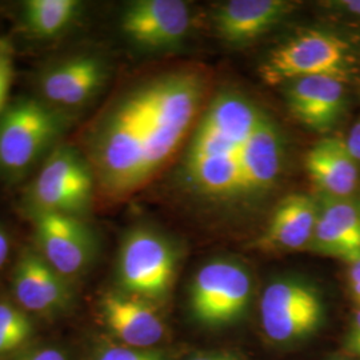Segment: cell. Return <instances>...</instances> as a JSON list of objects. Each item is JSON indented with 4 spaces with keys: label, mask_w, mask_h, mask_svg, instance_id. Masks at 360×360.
Listing matches in <instances>:
<instances>
[{
    "label": "cell",
    "mask_w": 360,
    "mask_h": 360,
    "mask_svg": "<svg viewBox=\"0 0 360 360\" xmlns=\"http://www.w3.org/2000/svg\"><path fill=\"white\" fill-rule=\"evenodd\" d=\"M324 319L321 294L299 278L271 282L260 300L264 335L276 345H295L315 334Z\"/></svg>",
    "instance_id": "7"
},
{
    "label": "cell",
    "mask_w": 360,
    "mask_h": 360,
    "mask_svg": "<svg viewBox=\"0 0 360 360\" xmlns=\"http://www.w3.org/2000/svg\"><path fill=\"white\" fill-rule=\"evenodd\" d=\"M348 59L346 41L326 31L309 30L274 49L259 67V75L269 86L309 77L345 80Z\"/></svg>",
    "instance_id": "6"
},
{
    "label": "cell",
    "mask_w": 360,
    "mask_h": 360,
    "mask_svg": "<svg viewBox=\"0 0 360 360\" xmlns=\"http://www.w3.org/2000/svg\"><path fill=\"white\" fill-rule=\"evenodd\" d=\"M190 360H240L238 356L232 355V354H202L198 356H193Z\"/></svg>",
    "instance_id": "29"
},
{
    "label": "cell",
    "mask_w": 360,
    "mask_h": 360,
    "mask_svg": "<svg viewBox=\"0 0 360 360\" xmlns=\"http://www.w3.org/2000/svg\"><path fill=\"white\" fill-rule=\"evenodd\" d=\"M101 316L116 342L129 347L155 348L166 335V324L154 303L119 290L105 292Z\"/></svg>",
    "instance_id": "13"
},
{
    "label": "cell",
    "mask_w": 360,
    "mask_h": 360,
    "mask_svg": "<svg viewBox=\"0 0 360 360\" xmlns=\"http://www.w3.org/2000/svg\"><path fill=\"white\" fill-rule=\"evenodd\" d=\"M294 7L285 0H231L219 6L215 28L227 43H248L279 25Z\"/></svg>",
    "instance_id": "18"
},
{
    "label": "cell",
    "mask_w": 360,
    "mask_h": 360,
    "mask_svg": "<svg viewBox=\"0 0 360 360\" xmlns=\"http://www.w3.org/2000/svg\"><path fill=\"white\" fill-rule=\"evenodd\" d=\"M309 179L324 196L348 198L358 187V162L348 151L346 141L324 138L306 155Z\"/></svg>",
    "instance_id": "19"
},
{
    "label": "cell",
    "mask_w": 360,
    "mask_h": 360,
    "mask_svg": "<svg viewBox=\"0 0 360 360\" xmlns=\"http://www.w3.org/2000/svg\"><path fill=\"white\" fill-rule=\"evenodd\" d=\"M263 111L247 96L220 92L207 108L183 162V179L195 193L218 200L240 198L245 144Z\"/></svg>",
    "instance_id": "2"
},
{
    "label": "cell",
    "mask_w": 360,
    "mask_h": 360,
    "mask_svg": "<svg viewBox=\"0 0 360 360\" xmlns=\"http://www.w3.org/2000/svg\"><path fill=\"white\" fill-rule=\"evenodd\" d=\"M75 119L37 95L7 104L0 112V179L15 183L38 171L63 143Z\"/></svg>",
    "instance_id": "3"
},
{
    "label": "cell",
    "mask_w": 360,
    "mask_h": 360,
    "mask_svg": "<svg viewBox=\"0 0 360 360\" xmlns=\"http://www.w3.org/2000/svg\"><path fill=\"white\" fill-rule=\"evenodd\" d=\"M96 190L95 175L86 155L77 144L62 143L30 183L25 196L27 212L84 218Z\"/></svg>",
    "instance_id": "4"
},
{
    "label": "cell",
    "mask_w": 360,
    "mask_h": 360,
    "mask_svg": "<svg viewBox=\"0 0 360 360\" xmlns=\"http://www.w3.org/2000/svg\"><path fill=\"white\" fill-rule=\"evenodd\" d=\"M13 360H70V358L63 349L49 346L28 349L22 354H18V356Z\"/></svg>",
    "instance_id": "24"
},
{
    "label": "cell",
    "mask_w": 360,
    "mask_h": 360,
    "mask_svg": "<svg viewBox=\"0 0 360 360\" xmlns=\"http://www.w3.org/2000/svg\"><path fill=\"white\" fill-rule=\"evenodd\" d=\"M82 10L83 3L77 0H27L22 25L34 38H58L77 22Z\"/></svg>",
    "instance_id": "20"
},
{
    "label": "cell",
    "mask_w": 360,
    "mask_h": 360,
    "mask_svg": "<svg viewBox=\"0 0 360 360\" xmlns=\"http://www.w3.org/2000/svg\"><path fill=\"white\" fill-rule=\"evenodd\" d=\"M176 264V251L166 236L148 227H135L124 235L119 248V291L151 303L160 302L174 284Z\"/></svg>",
    "instance_id": "5"
},
{
    "label": "cell",
    "mask_w": 360,
    "mask_h": 360,
    "mask_svg": "<svg viewBox=\"0 0 360 360\" xmlns=\"http://www.w3.org/2000/svg\"><path fill=\"white\" fill-rule=\"evenodd\" d=\"M348 284L360 287V257L348 263Z\"/></svg>",
    "instance_id": "27"
},
{
    "label": "cell",
    "mask_w": 360,
    "mask_h": 360,
    "mask_svg": "<svg viewBox=\"0 0 360 360\" xmlns=\"http://www.w3.org/2000/svg\"><path fill=\"white\" fill-rule=\"evenodd\" d=\"M319 217V205L306 193H291L274 210L266 230L255 240L263 251L309 248Z\"/></svg>",
    "instance_id": "17"
},
{
    "label": "cell",
    "mask_w": 360,
    "mask_h": 360,
    "mask_svg": "<svg viewBox=\"0 0 360 360\" xmlns=\"http://www.w3.org/2000/svg\"><path fill=\"white\" fill-rule=\"evenodd\" d=\"M284 160V142L281 129L263 112L245 144L240 198L257 196L269 191L279 178Z\"/></svg>",
    "instance_id": "15"
},
{
    "label": "cell",
    "mask_w": 360,
    "mask_h": 360,
    "mask_svg": "<svg viewBox=\"0 0 360 360\" xmlns=\"http://www.w3.org/2000/svg\"><path fill=\"white\" fill-rule=\"evenodd\" d=\"M108 77L103 59L95 53H72L44 67L37 96L53 108L75 116L96 98Z\"/></svg>",
    "instance_id": "10"
},
{
    "label": "cell",
    "mask_w": 360,
    "mask_h": 360,
    "mask_svg": "<svg viewBox=\"0 0 360 360\" xmlns=\"http://www.w3.org/2000/svg\"><path fill=\"white\" fill-rule=\"evenodd\" d=\"M13 79V51L8 43L0 41V112L8 104Z\"/></svg>",
    "instance_id": "23"
},
{
    "label": "cell",
    "mask_w": 360,
    "mask_h": 360,
    "mask_svg": "<svg viewBox=\"0 0 360 360\" xmlns=\"http://www.w3.org/2000/svg\"><path fill=\"white\" fill-rule=\"evenodd\" d=\"M290 112L306 127L328 131L345 108L343 80L333 77H309L290 83L287 90Z\"/></svg>",
    "instance_id": "16"
},
{
    "label": "cell",
    "mask_w": 360,
    "mask_h": 360,
    "mask_svg": "<svg viewBox=\"0 0 360 360\" xmlns=\"http://www.w3.org/2000/svg\"><path fill=\"white\" fill-rule=\"evenodd\" d=\"M339 4H340V7H343L345 10H348L349 13H359L360 15V1H354V0H351V1H340Z\"/></svg>",
    "instance_id": "30"
},
{
    "label": "cell",
    "mask_w": 360,
    "mask_h": 360,
    "mask_svg": "<svg viewBox=\"0 0 360 360\" xmlns=\"http://www.w3.org/2000/svg\"><path fill=\"white\" fill-rule=\"evenodd\" d=\"M356 355H359V356H360V351H359V352H358V354H356Z\"/></svg>",
    "instance_id": "31"
},
{
    "label": "cell",
    "mask_w": 360,
    "mask_h": 360,
    "mask_svg": "<svg viewBox=\"0 0 360 360\" xmlns=\"http://www.w3.org/2000/svg\"><path fill=\"white\" fill-rule=\"evenodd\" d=\"M190 10L179 0H136L126 6L120 30L129 43L144 51L178 46L190 28Z\"/></svg>",
    "instance_id": "12"
},
{
    "label": "cell",
    "mask_w": 360,
    "mask_h": 360,
    "mask_svg": "<svg viewBox=\"0 0 360 360\" xmlns=\"http://www.w3.org/2000/svg\"><path fill=\"white\" fill-rule=\"evenodd\" d=\"M348 151L354 156V159L360 162V119L351 127L346 139Z\"/></svg>",
    "instance_id": "25"
},
{
    "label": "cell",
    "mask_w": 360,
    "mask_h": 360,
    "mask_svg": "<svg viewBox=\"0 0 360 360\" xmlns=\"http://www.w3.org/2000/svg\"><path fill=\"white\" fill-rule=\"evenodd\" d=\"M205 92V79L175 70L122 92L89 126L82 153L99 193L126 198L144 187L179 150Z\"/></svg>",
    "instance_id": "1"
},
{
    "label": "cell",
    "mask_w": 360,
    "mask_h": 360,
    "mask_svg": "<svg viewBox=\"0 0 360 360\" xmlns=\"http://www.w3.org/2000/svg\"><path fill=\"white\" fill-rule=\"evenodd\" d=\"M252 279L242 264L214 260L196 272L190 290L193 319L207 327L238 322L248 309Z\"/></svg>",
    "instance_id": "8"
},
{
    "label": "cell",
    "mask_w": 360,
    "mask_h": 360,
    "mask_svg": "<svg viewBox=\"0 0 360 360\" xmlns=\"http://www.w3.org/2000/svg\"><path fill=\"white\" fill-rule=\"evenodd\" d=\"M309 250L347 263L360 257V203L324 196Z\"/></svg>",
    "instance_id": "14"
},
{
    "label": "cell",
    "mask_w": 360,
    "mask_h": 360,
    "mask_svg": "<svg viewBox=\"0 0 360 360\" xmlns=\"http://www.w3.org/2000/svg\"><path fill=\"white\" fill-rule=\"evenodd\" d=\"M90 360H166V356L156 348L129 347L116 340H103L94 347Z\"/></svg>",
    "instance_id": "22"
},
{
    "label": "cell",
    "mask_w": 360,
    "mask_h": 360,
    "mask_svg": "<svg viewBox=\"0 0 360 360\" xmlns=\"http://www.w3.org/2000/svg\"><path fill=\"white\" fill-rule=\"evenodd\" d=\"M10 250H11V242L7 233L0 229V269L4 266L10 254Z\"/></svg>",
    "instance_id": "28"
},
{
    "label": "cell",
    "mask_w": 360,
    "mask_h": 360,
    "mask_svg": "<svg viewBox=\"0 0 360 360\" xmlns=\"http://www.w3.org/2000/svg\"><path fill=\"white\" fill-rule=\"evenodd\" d=\"M13 294L19 307L28 314L56 316L74 306V282L41 257L35 247H27L13 271Z\"/></svg>",
    "instance_id": "11"
},
{
    "label": "cell",
    "mask_w": 360,
    "mask_h": 360,
    "mask_svg": "<svg viewBox=\"0 0 360 360\" xmlns=\"http://www.w3.org/2000/svg\"><path fill=\"white\" fill-rule=\"evenodd\" d=\"M28 217L34 227V247L55 270L71 282L90 270L98 254V239L84 218L60 214Z\"/></svg>",
    "instance_id": "9"
},
{
    "label": "cell",
    "mask_w": 360,
    "mask_h": 360,
    "mask_svg": "<svg viewBox=\"0 0 360 360\" xmlns=\"http://www.w3.org/2000/svg\"><path fill=\"white\" fill-rule=\"evenodd\" d=\"M35 324L18 304L0 302V356L18 355L31 342Z\"/></svg>",
    "instance_id": "21"
},
{
    "label": "cell",
    "mask_w": 360,
    "mask_h": 360,
    "mask_svg": "<svg viewBox=\"0 0 360 360\" xmlns=\"http://www.w3.org/2000/svg\"><path fill=\"white\" fill-rule=\"evenodd\" d=\"M348 348L355 354H358L360 351V309L355 315L354 324L348 335Z\"/></svg>",
    "instance_id": "26"
}]
</instances>
